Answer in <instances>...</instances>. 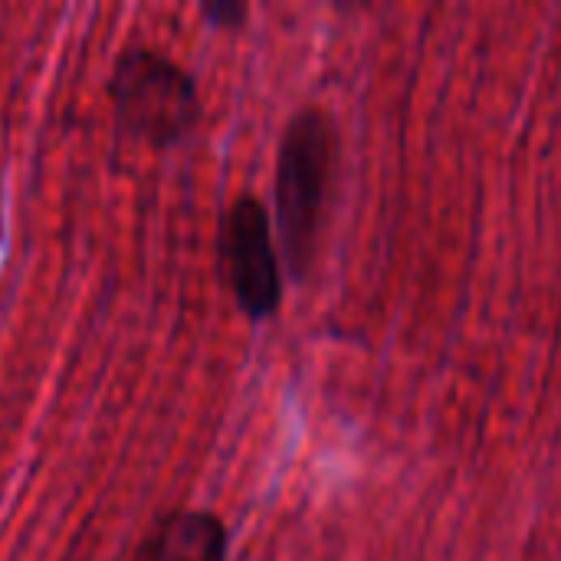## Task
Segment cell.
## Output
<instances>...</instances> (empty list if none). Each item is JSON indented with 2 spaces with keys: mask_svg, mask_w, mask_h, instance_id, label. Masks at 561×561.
Instances as JSON below:
<instances>
[{
  "mask_svg": "<svg viewBox=\"0 0 561 561\" xmlns=\"http://www.w3.org/2000/svg\"><path fill=\"white\" fill-rule=\"evenodd\" d=\"M220 256L237 306L250 319L276 312L283 299L279 260L273 247L270 214L253 194H243L227 207L220 224Z\"/></svg>",
  "mask_w": 561,
  "mask_h": 561,
  "instance_id": "3957f363",
  "label": "cell"
},
{
  "mask_svg": "<svg viewBox=\"0 0 561 561\" xmlns=\"http://www.w3.org/2000/svg\"><path fill=\"white\" fill-rule=\"evenodd\" d=\"M131 561H227V529L214 513L174 510L154 523Z\"/></svg>",
  "mask_w": 561,
  "mask_h": 561,
  "instance_id": "277c9868",
  "label": "cell"
},
{
  "mask_svg": "<svg viewBox=\"0 0 561 561\" xmlns=\"http://www.w3.org/2000/svg\"><path fill=\"white\" fill-rule=\"evenodd\" d=\"M108 95L122 131L151 145L181 141L201 115L197 85L171 56L135 46L112 69Z\"/></svg>",
  "mask_w": 561,
  "mask_h": 561,
  "instance_id": "7a4b0ae2",
  "label": "cell"
},
{
  "mask_svg": "<svg viewBox=\"0 0 561 561\" xmlns=\"http://www.w3.org/2000/svg\"><path fill=\"white\" fill-rule=\"evenodd\" d=\"M335 158H339V138H335L332 115L316 105L296 112L283 131L279 161H276L279 243L296 276H302L312 266Z\"/></svg>",
  "mask_w": 561,
  "mask_h": 561,
  "instance_id": "6da1fadb",
  "label": "cell"
},
{
  "mask_svg": "<svg viewBox=\"0 0 561 561\" xmlns=\"http://www.w3.org/2000/svg\"><path fill=\"white\" fill-rule=\"evenodd\" d=\"M204 13H207L210 20H233V16H243L240 7H204Z\"/></svg>",
  "mask_w": 561,
  "mask_h": 561,
  "instance_id": "5b68a950",
  "label": "cell"
}]
</instances>
